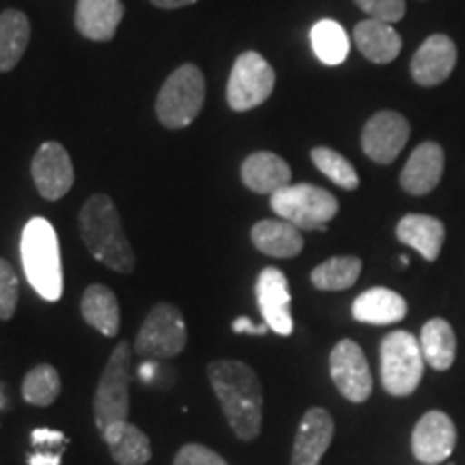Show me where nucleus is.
<instances>
[{
  "label": "nucleus",
  "instance_id": "f257e3e1",
  "mask_svg": "<svg viewBox=\"0 0 465 465\" xmlns=\"http://www.w3.org/2000/svg\"><path fill=\"white\" fill-rule=\"evenodd\" d=\"M207 377L237 438L257 440L263 424V391L257 373L240 360H213Z\"/></svg>",
  "mask_w": 465,
  "mask_h": 465
},
{
  "label": "nucleus",
  "instance_id": "f03ea898",
  "mask_svg": "<svg viewBox=\"0 0 465 465\" xmlns=\"http://www.w3.org/2000/svg\"><path fill=\"white\" fill-rule=\"evenodd\" d=\"M80 232L89 252L119 274H132L136 259L127 242L119 209L106 194H93L80 212Z\"/></svg>",
  "mask_w": 465,
  "mask_h": 465
},
{
  "label": "nucleus",
  "instance_id": "7ed1b4c3",
  "mask_svg": "<svg viewBox=\"0 0 465 465\" xmlns=\"http://www.w3.org/2000/svg\"><path fill=\"white\" fill-rule=\"evenodd\" d=\"M20 252L31 287L48 302L61 298L63 265L54 226L45 218L28 220L25 231H22Z\"/></svg>",
  "mask_w": 465,
  "mask_h": 465
},
{
  "label": "nucleus",
  "instance_id": "20e7f679",
  "mask_svg": "<svg viewBox=\"0 0 465 465\" xmlns=\"http://www.w3.org/2000/svg\"><path fill=\"white\" fill-rule=\"evenodd\" d=\"M205 104V75L196 65L185 63L168 75L162 84L155 113L162 125L168 130H182L188 127Z\"/></svg>",
  "mask_w": 465,
  "mask_h": 465
},
{
  "label": "nucleus",
  "instance_id": "39448f33",
  "mask_svg": "<svg viewBox=\"0 0 465 465\" xmlns=\"http://www.w3.org/2000/svg\"><path fill=\"white\" fill-rule=\"evenodd\" d=\"M270 205L278 218L295 224L300 231H325L339 213V201L328 190L312 183L284 185L270 196Z\"/></svg>",
  "mask_w": 465,
  "mask_h": 465
},
{
  "label": "nucleus",
  "instance_id": "423d86ee",
  "mask_svg": "<svg viewBox=\"0 0 465 465\" xmlns=\"http://www.w3.org/2000/svg\"><path fill=\"white\" fill-rule=\"evenodd\" d=\"M381 383L392 397H407L418 388L424 373V356L420 341L414 334L391 332L381 341Z\"/></svg>",
  "mask_w": 465,
  "mask_h": 465
},
{
  "label": "nucleus",
  "instance_id": "0eeeda50",
  "mask_svg": "<svg viewBox=\"0 0 465 465\" xmlns=\"http://www.w3.org/2000/svg\"><path fill=\"white\" fill-rule=\"evenodd\" d=\"M130 383H132V347L121 341L110 353L100 386L95 392V424L97 431L110 424L127 420L130 414Z\"/></svg>",
  "mask_w": 465,
  "mask_h": 465
},
{
  "label": "nucleus",
  "instance_id": "6e6552de",
  "mask_svg": "<svg viewBox=\"0 0 465 465\" xmlns=\"http://www.w3.org/2000/svg\"><path fill=\"white\" fill-rule=\"evenodd\" d=\"M188 342V330L177 306L155 304L149 311L147 319L141 325L136 341H134V351L141 358L149 360H168L179 356Z\"/></svg>",
  "mask_w": 465,
  "mask_h": 465
},
{
  "label": "nucleus",
  "instance_id": "1a4fd4ad",
  "mask_svg": "<svg viewBox=\"0 0 465 465\" xmlns=\"http://www.w3.org/2000/svg\"><path fill=\"white\" fill-rule=\"evenodd\" d=\"M274 67L259 52H243L231 69L226 102L237 113H246L261 106L274 93Z\"/></svg>",
  "mask_w": 465,
  "mask_h": 465
},
{
  "label": "nucleus",
  "instance_id": "9d476101",
  "mask_svg": "<svg viewBox=\"0 0 465 465\" xmlns=\"http://www.w3.org/2000/svg\"><path fill=\"white\" fill-rule=\"evenodd\" d=\"M330 373L339 392L351 403H364L373 392V375L358 342L345 339L332 349Z\"/></svg>",
  "mask_w": 465,
  "mask_h": 465
},
{
  "label": "nucleus",
  "instance_id": "9b49d317",
  "mask_svg": "<svg viewBox=\"0 0 465 465\" xmlns=\"http://www.w3.org/2000/svg\"><path fill=\"white\" fill-rule=\"evenodd\" d=\"M407 141H410V124L403 114L394 110H381L371 116L360 136L366 158L377 164H392Z\"/></svg>",
  "mask_w": 465,
  "mask_h": 465
},
{
  "label": "nucleus",
  "instance_id": "f8f14e48",
  "mask_svg": "<svg viewBox=\"0 0 465 465\" xmlns=\"http://www.w3.org/2000/svg\"><path fill=\"white\" fill-rule=\"evenodd\" d=\"M33 182L45 201H58L72 190L74 164L61 143H44L31 164Z\"/></svg>",
  "mask_w": 465,
  "mask_h": 465
},
{
  "label": "nucleus",
  "instance_id": "ddd939ff",
  "mask_svg": "<svg viewBox=\"0 0 465 465\" xmlns=\"http://www.w3.org/2000/svg\"><path fill=\"white\" fill-rule=\"evenodd\" d=\"M457 444V429L444 411H429L418 420L411 433V452L420 463L446 461Z\"/></svg>",
  "mask_w": 465,
  "mask_h": 465
},
{
  "label": "nucleus",
  "instance_id": "4468645a",
  "mask_svg": "<svg viewBox=\"0 0 465 465\" xmlns=\"http://www.w3.org/2000/svg\"><path fill=\"white\" fill-rule=\"evenodd\" d=\"M457 65V45L449 35H431L411 56L410 74L416 84L438 86L450 78Z\"/></svg>",
  "mask_w": 465,
  "mask_h": 465
},
{
  "label": "nucleus",
  "instance_id": "2eb2a0df",
  "mask_svg": "<svg viewBox=\"0 0 465 465\" xmlns=\"http://www.w3.org/2000/svg\"><path fill=\"white\" fill-rule=\"evenodd\" d=\"M257 304L263 322L276 334L289 336L293 332L291 319V293L289 281L278 267H265L257 278Z\"/></svg>",
  "mask_w": 465,
  "mask_h": 465
},
{
  "label": "nucleus",
  "instance_id": "dca6fc26",
  "mask_svg": "<svg viewBox=\"0 0 465 465\" xmlns=\"http://www.w3.org/2000/svg\"><path fill=\"white\" fill-rule=\"evenodd\" d=\"M334 438V420L323 407H312L302 418L293 441L291 465H319Z\"/></svg>",
  "mask_w": 465,
  "mask_h": 465
},
{
  "label": "nucleus",
  "instance_id": "f3484780",
  "mask_svg": "<svg viewBox=\"0 0 465 465\" xmlns=\"http://www.w3.org/2000/svg\"><path fill=\"white\" fill-rule=\"evenodd\" d=\"M444 149L438 143H420L411 151L410 160L401 171V188L411 196H424L438 188L444 173Z\"/></svg>",
  "mask_w": 465,
  "mask_h": 465
},
{
  "label": "nucleus",
  "instance_id": "a211bd4d",
  "mask_svg": "<svg viewBox=\"0 0 465 465\" xmlns=\"http://www.w3.org/2000/svg\"><path fill=\"white\" fill-rule=\"evenodd\" d=\"M124 20L121 0H78L75 7V28L93 42H108Z\"/></svg>",
  "mask_w": 465,
  "mask_h": 465
},
{
  "label": "nucleus",
  "instance_id": "6ab92c4d",
  "mask_svg": "<svg viewBox=\"0 0 465 465\" xmlns=\"http://www.w3.org/2000/svg\"><path fill=\"white\" fill-rule=\"evenodd\" d=\"M242 182L257 194H274L291 183V168L281 155L272 151H257L242 164Z\"/></svg>",
  "mask_w": 465,
  "mask_h": 465
},
{
  "label": "nucleus",
  "instance_id": "aec40b11",
  "mask_svg": "<svg viewBox=\"0 0 465 465\" xmlns=\"http://www.w3.org/2000/svg\"><path fill=\"white\" fill-rule=\"evenodd\" d=\"M254 248L267 257L293 259L304 248V237L295 224L287 220H261L250 231Z\"/></svg>",
  "mask_w": 465,
  "mask_h": 465
},
{
  "label": "nucleus",
  "instance_id": "412c9836",
  "mask_svg": "<svg viewBox=\"0 0 465 465\" xmlns=\"http://www.w3.org/2000/svg\"><path fill=\"white\" fill-rule=\"evenodd\" d=\"M353 39H356L358 50L377 65L392 63L401 54V48H403V39L394 31L392 25L373 20V17L358 22L356 28H353Z\"/></svg>",
  "mask_w": 465,
  "mask_h": 465
},
{
  "label": "nucleus",
  "instance_id": "4be33fe9",
  "mask_svg": "<svg viewBox=\"0 0 465 465\" xmlns=\"http://www.w3.org/2000/svg\"><path fill=\"white\" fill-rule=\"evenodd\" d=\"M397 237L401 243L414 248L422 259L435 261L440 257L446 240V229L438 218L424 213H407L397 224Z\"/></svg>",
  "mask_w": 465,
  "mask_h": 465
},
{
  "label": "nucleus",
  "instance_id": "5701e85b",
  "mask_svg": "<svg viewBox=\"0 0 465 465\" xmlns=\"http://www.w3.org/2000/svg\"><path fill=\"white\" fill-rule=\"evenodd\" d=\"M351 312L353 319L360 323L391 325L407 315V302L401 298L397 291L375 287L358 295Z\"/></svg>",
  "mask_w": 465,
  "mask_h": 465
},
{
  "label": "nucleus",
  "instance_id": "b1692460",
  "mask_svg": "<svg viewBox=\"0 0 465 465\" xmlns=\"http://www.w3.org/2000/svg\"><path fill=\"white\" fill-rule=\"evenodd\" d=\"M110 455L119 465H144L151 459V444L136 424L121 420L110 424L102 431Z\"/></svg>",
  "mask_w": 465,
  "mask_h": 465
},
{
  "label": "nucleus",
  "instance_id": "393cba45",
  "mask_svg": "<svg viewBox=\"0 0 465 465\" xmlns=\"http://www.w3.org/2000/svg\"><path fill=\"white\" fill-rule=\"evenodd\" d=\"M80 311H83L84 322L95 328L104 336H116L121 328V311L119 302L113 289L106 284H91L86 287L83 302H80Z\"/></svg>",
  "mask_w": 465,
  "mask_h": 465
},
{
  "label": "nucleus",
  "instance_id": "a878e982",
  "mask_svg": "<svg viewBox=\"0 0 465 465\" xmlns=\"http://www.w3.org/2000/svg\"><path fill=\"white\" fill-rule=\"evenodd\" d=\"M31 42V22L17 9L0 14V72H11Z\"/></svg>",
  "mask_w": 465,
  "mask_h": 465
},
{
  "label": "nucleus",
  "instance_id": "bb28decb",
  "mask_svg": "<svg viewBox=\"0 0 465 465\" xmlns=\"http://www.w3.org/2000/svg\"><path fill=\"white\" fill-rule=\"evenodd\" d=\"M420 347L424 362L429 366H433L435 371L450 369L457 356V336L450 323L446 319H431L424 323Z\"/></svg>",
  "mask_w": 465,
  "mask_h": 465
},
{
  "label": "nucleus",
  "instance_id": "cd10ccee",
  "mask_svg": "<svg viewBox=\"0 0 465 465\" xmlns=\"http://www.w3.org/2000/svg\"><path fill=\"white\" fill-rule=\"evenodd\" d=\"M311 44L317 58L325 65H341L349 54V37L339 22L322 20L312 26Z\"/></svg>",
  "mask_w": 465,
  "mask_h": 465
},
{
  "label": "nucleus",
  "instance_id": "c85d7f7f",
  "mask_svg": "<svg viewBox=\"0 0 465 465\" xmlns=\"http://www.w3.org/2000/svg\"><path fill=\"white\" fill-rule=\"evenodd\" d=\"M362 261L358 257H332L312 270L311 281L322 291H345L358 282Z\"/></svg>",
  "mask_w": 465,
  "mask_h": 465
},
{
  "label": "nucleus",
  "instance_id": "c756f323",
  "mask_svg": "<svg viewBox=\"0 0 465 465\" xmlns=\"http://www.w3.org/2000/svg\"><path fill=\"white\" fill-rule=\"evenodd\" d=\"M61 392V377L58 371L50 364H39L31 369L22 383V397L26 403L37 407H48L56 401Z\"/></svg>",
  "mask_w": 465,
  "mask_h": 465
},
{
  "label": "nucleus",
  "instance_id": "7c9ffc66",
  "mask_svg": "<svg viewBox=\"0 0 465 465\" xmlns=\"http://www.w3.org/2000/svg\"><path fill=\"white\" fill-rule=\"evenodd\" d=\"M312 164L322 171L330 182H334L342 190H356L360 185L356 168L351 166V162L342 158L339 151L330 147H315L311 151Z\"/></svg>",
  "mask_w": 465,
  "mask_h": 465
},
{
  "label": "nucleus",
  "instance_id": "2f4dec72",
  "mask_svg": "<svg viewBox=\"0 0 465 465\" xmlns=\"http://www.w3.org/2000/svg\"><path fill=\"white\" fill-rule=\"evenodd\" d=\"M31 444L33 455L28 457V465H61L67 438L54 429H35L31 433Z\"/></svg>",
  "mask_w": 465,
  "mask_h": 465
},
{
  "label": "nucleus",
  "instance_id": "473e14b6",
  "mask_svg": "<svg viewBox=\"0 0 465 465\" xmlns=\"http://www.w3.org/2000/svg\"><path fill=\"white\" fill-rule=\"evenodd\" d=\"M17 300H20V282L9 261L0 259V319L15 315Z\"/></svg>",
  "mask_w": 465,
  "mask_h": 465
},
{
  "label": "nucleus",
  "instance_id": "72a5a7b5",
  "mask_svg": "<svg viewBox=\"0 0 465 465\" xmlns=\"http://www.w3.org/2000/svg\"><path fill=\"white\" fill-rule=\"evenodd\" d=\"M356 5L373 20L397 25L405 15V0H356Z\"/></svg>",
  "mask_w": 465,
  "mask_h": 465
},
{
  "label": "nucleus",
  "instance_id": "f704fd0d",
  "mask_svg": "<svg viewBox=\"0 0 465 465\" xmlns=\"http://www.w3.org/2000/svg\"><path fill=\"white\" fill-rule=\"evenodd\" d=\"M173 465H229L218 452L203 444H188L177 452Z\"/></svg>",
  "mask_w": 465,
  "mask_h": 465
},
{
  "label": "nucleus",
  "instance_id": "c9c22d12",
  "mask_svg": "<svg viewBox=\"0 0 465 465\" xmlns=\"http://www.w3.org/2000/svg\"><path fill=\"white\" fill-rule=\"evenodd\" d=\"M232 332L235 334H252V336H263L270 332V325L263 323V325H257L252 323V319L248 317H240L232 322Z\"/></svg>",
  "mask_w": 465,
  "mask_h": 465
},
{
  "label": "nucleus",
  "instance_id": "e433bc0d",
  "mask_svg": "<svg viewBox=\"0 0 465 465\" xmlns=\"http://www.w3.org/2000/svg\"><path fill=\"white\" fill-rule=\"evenodd\" d=\"M151 3L160 9H182L188 7V5H194L196 0H151Z\"/></svg>",
  "mask_w": 465,
  "mask_h": 465
}]
</instances>
